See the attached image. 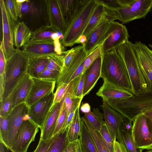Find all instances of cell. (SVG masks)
Instances as JSON below:
<instances>
[{
	"instance_id": "cell-53",
	"label": "cell",
	"mask_w": 152,
	"mask_h": 152,
	"mask_svg": "<svg viewBox=\"0 0 152 152\" xmlns=\"http://www.w3.org/2000/svg\"><path fill=\"white\" fill-rule=\"evenodd\" d=\"M114 152H127L124 145L115 139L114 142Z\"/></svg>"
},
{
	"instance_id": "cell-40",
	"label": "cell",
	"mask_w": 152,
	"mask_h": 152,
	"mask_svg": "<svg viewBox=\"0 0 152 152\" xmlns=\"http://www.w3.org/2000/svg\"><path fill=\"white\" fill-rule=\"evenodd\" d=\"M81 46V45L76 46L64 51L63 69L61 75L65 72L69 68L76 56Z\"/></svg>"
},
{
	"instance_id": "cell-8",
	"label": "cell",
	"mask_w": 152,
	"mask_h": 152,
	"mask_svg": "<svg viewBox=\"0 0 152 152\" xmlns=\"http://www.w3.org/2000/svg\"><path fill=\"white\" fill-rule=\"evenodd\" d=\"M39 129L38 126L27 115L25 117L14 143L9 150L12 152H27L30 144L34 141Z\"/></svg>"
},
{
	"instance_id": "cell-57",
	"label": "cell",
	"mask_w": 152,
	"mask_h": 152,
	"mask_svg": "<svg viewBox=\"0 0 152 152\" xmlns=\"http://www.w3.org/2000/svg\"><path fill=\"white\" fill-rule=\"evenodd\" d=\"M8 149L3 143L0 142V152H8Z\"/></svg>"
},
{
	"instance_id": "cell-58",
	"label": "cell",
	"mask_w": 152,
	"mask_h": 152,
	"mask_svg": "<svg viewBox=\"0 0 152 152\" xmlns=\"http://www.w3.org/2000/svg\"><path fill=\"white\" fill-rule=\"evenodd\" d=\"M76 152H84L81 148L80 144L78 147Z\"/></svg>"
},
{
	"instance_id": "cell-25",
	"label": "cell",
	"mask_w": 152,
	"mask_h": 152,
	"mask_svg": "<svg viewBox=\"0 0 152 152\" xmlns=\"http://www.w3.org/2000/svg\"><path fill=\"white\" fill-rule=\"evenodd\" d=\"M88 55L85 51L83 45H81L76 56L67 70L60 75L56 82V88L61 83H69V80L74 73L84 61Z\"/></svg>"
},
{
	"instance_id": "cell-32",
	"label": "cell",
	"mask_w": 152,
	"mask_h": 152,
	"mask_svg": "<svg viewBox=\"0 0 152 152\" xmlns=\"http://www.w3.org/2000/svg\"><path fill=\"white\" fill-rule=\"evenodd\" d=\"M73 80L69 85L65 95L64 102L68 116L72 112L75 111L80 107L83 98L76 96L73 94Z\"/></svg>"
},
{
	"instance_id": "cell-46",
	"label": "cell",
	"mask_w": 152,
	"mask_h": 152,
	"mask_svg": "<svg viewBox=\"0 0 152 152\" xmlns=\"http://www.w3.org/2000/svg\"><path fill=\"white\" fill-rule=\"evenodd\" d=\"M4 2L6 9L10 16L15 22L18 19V3L16 0H6Z\"/></svg>"
},
{
	"instance_id": "cell-10",
	"label": "cell",
	"mask_w": 152,
	"mask_h": 152,
	"mask_svg": "<svg viewBox=\"0 0 152 152\" xmlns=\"http://www.w3.org/2000/svg\"><path fill=\"white\" fill-rule=\"evenodd\" d=\"M132 135L136 147L142 149H152V138L145 116L141 113L132 121Z\"/></svg>"
},
{
	"instance_id": "cell-23",
	"label": "cell",
	"mask_w": 152,
	"mask_h": 152,
	"mask_svg": "<svg viewBox=\"0 0 152 152\" xmlns=\"http://www.w3.org/2000/svg\"><path fill=\"white\" fill-rule=\"evenodd\" d=\"M103 100L107 99H123L132 97L133 94L130 92L119 88L104 80V83L96 93Z\"/></svg>"
},
{
	"instance_id": "cell-31",
	"label": "cell",
	"mask_w": 152,
	"mask_h": 152,
	"mask_svg": "<svg viewBox=\"0 0 152 152\" xmlns=\"http://www.w3.org/2000/svg\"><path fill=\"white\" fill-rule=\"evenodd\" d=\"M58 32L50 25L43 26L32 32L30 40L42 41L60 39Z\"/></svg>"
},
{
	"instance_id": "cell-2",
	"label": "cell",
	"mask_w": 152,
	"mask_h": 152,
	"mask_svg": "<svg viewBox=\"0 0 152 152\" xmlns=\"http://www.w3.org/2000/svg\"><path fill=\"white\" fill-rule=\"evenodd\" d=\"M117 51L126 68L132 86V94L137 96L149 92L138 65L134 44L126 41L117 48Z\"/></svg>"
},
{
	"instance_id": "cell-33",
	"label": "cell",
	"mask_w": 152,
	"mask_h": 152,
	"mask_svg": "<svg viewBox=\"0 0 152 152\" xmlns=\"http://www.w3.org/2000/svg\"><path fill=\"white\" fill-rule=\"evenodd\" d=\"M80 107L76 110L73 119L67 127V137L69 142L78 139L81 129Z\"/></svg>"
},
{
	"instance_id": "cell-18",
	"label": "cell",
	"mask_w": 152,
	"mask_h": 152,
	"mask_svg": "<svg viewBox=\"0 0 152 152\" xmlns=\"http://www.w3.org/2000/svg\"><path fill=\"white\" fill-rule=\"evenodd\" d=\"M89 1L58 0L67 28Z\"/></svg>"
},
{
	"instance_id": "cell-29",
	"label": "cell",
	"mask_w": 152,
	"mask_h": 152,
	"mask_svg": "<svg viewBox=\"0 0 152 152\" xmlns=\"http://www.w3.org/2000/svg\"><path fill=\"white\" fill-rule=\"evenodd\" d=\"M116 140L124 145L127 152H142L143 149L136 147L132 137V131H128L120 126Z\"/></svg>"
},
{
	"instance_id": "cell-5",
	"label": "cell",
	"mask_w": 152,
	"mask_h": 152,
	"mask_svg": "<svg viewBox=\"0 0 152 152\" xmlns=\"http://www.w3.org/2000/svg\"><path fill=\"white\" fill-rule=\"evenodd\" d=\"M104 101L111 108L132 122L137 115L152 107V91L137 96L133 95L128 98Z\"/></svg>"
},
{
	"instance_id": "cell-52",
	"label": "cell",
	"mask_w": 152,
	"mask_h": 152,
	"mask_svg": "<svg viewBox=\"0 0 152 152\" xmlns=\"http://www.w3.org/2000/svg\"><path fill=\"white\" fill-rule=\"evenodd\" d=\"M86 72L84 70L83 62L71 77L69 81V83L75 79L82 75Z\"/></svg>"
},
{
	"instance_id": "cell-41",
	"label": "cell",
	"mask_w": 152,
	"mask_h": 152,
	"mask_svg": "<svg viewBox=\"0 0 152 152\" xmlns=\"http://www.w3.org/2000/svg\"><path fill=\"white\" fill-rule=\"evenodd\" d=\"M15 88L11 94L3 101L0 102V116L7 117L12 110V101Z\"/></svg>"
},
{
	"instance_id": "cell-26",
	"label": "cell",
	"mask_w": 152,
	"mask_h": 152,
	"mask_svg": "<svg viewBox=\"0 0 152 152\" xmlns=\"http://www.w3.org/2000/svg\"><path fill=\"white\" fill-rule=\"evenodd\" d=\"M32 32L25 24L18 22L15 24L14 31V45L16 48L24 46L30 39Z\"/></svg>"
},
{
	"instance_id": "cell-7",
	"label": "cell",
	"mask_w": 152,
	"mask_h": 152,
	"mask_svg": "<svg viewBox=\"0 0 152 152\" xmlns=\"http://www.w3.org/2000/svg\"><path fill=\"white\" fill-rule=\"evenodd\" d=\"M97 4L89 0L75 18L63 35L61 43L65 47H71L82 35Z\"/></svg>"
},
{
	"instance_id": "cell-16",
	"label": "cell",
	"mask_w": 152,
	"mask_h": 152,
	"mask_svg": "<svg viewBox=\"0 0 152 152\" xmlns=\"http://www.w3.org/2000/svg\"><path fill=\"white\" fill-rule=\"evenodd\" d=\"M28 107L23 103L13 109L8 116L9 135L7 148L12 146L24 118L28 114Z\"/></svg>"
},
{
	"instance_id": "cell-38",
	"label": "cell",
	"mask_w": 152,
	"mask_h": 152,
	"mask_svg": "<svg viewBox=\"0 0 152 152\" xmlns=\"http://www.w3.org/2000/svg\"><path fill=\"white\" fill-rule=\"evenodd\" d=\"M64 52L61 54L56 53L50 55L49 63L46 68L59 71L61 73L64 65Z\"/></svg>"
},
{
	"instance_id": "cell-11",
	"label": "cell",
	"mask_w": 152,
	"mask_h": 152,
	"mask_svg": "<svg viewBox=\"0 0 152 152\" xmlns=\"http://www.w3.org/2000/svg\"><path fill=\"white\" fill-rule=\"evenodd\" d=\"M2 27L3 44L6 59L15 50L14 31L15 24V21L10 16L6 9L4 0H0Z\"/></svg>"
},
{
	"instance_id": "cell-44",
	"label": "cell",
	"mask_w": 152,
	"mask_h": 152,
	"mask_svg": "<svg viewBox=\"0 0 152 152\" xmlns=\"http://www.w3.org/2000/svg\"><path fill=\"white\" fill-rule=\"evenodd\" d=\"M102 44L88 55L84 61V66L85 71L89 68L93 62L97 58L102 56Z\"/></svg>"
},
{
	"instance_id": "cell-28",
	"label": "cell",
	"mask_w": 152,
	"mask_h": 152,
	"mask_svg": "<svg viewBox=\"0 0 152 152\" xmlns=\"http://www.w3.org/2000/svg\"><path fill=\"white\" fill-rule=\"evenodd\" d=\"M81 129L79 140L84 152H99L90 132L81 118Z\"/></svg>"
},
{
	"instance_id": "cell-45",
	"label": "cell",
	"mask_w": 152,
	"mask_h": 152,
	"mask_svg": "<svg viewBox=\"0 0 152 152\" xmlns=\"http://www.w3.org/2000/svg\"><path fill=\"white\" fill-rule=\"evenodd\" d=\"M86 72L81 76L73 80V94L76 96L83 98V92Z\"/></svg>"
},
{
	"instance_id": "cell-42",
	"label": "cell",
	"mask_w": 152,
	"mask_h": 152,
	"mask_svg": "<svg viewBox=\"0 0 152 152\" xmlns=\"http://www.w3.org/2000/svg\"><path fill=\"white\" fill-rule=\"evenodd\" d=\"M9 135L8 120V116H0V142L7 148Z\"/></svg>"
},
{
	"instance_id": "cell-60",
	"label": "cell",
	"mask_w": 152,
	"mask_h": 152,
	"mask_svg": "<svg viewBox=\"0 0 152 152\" xmlns=\"http://www.w3.org/2000/svg\"><path fill=\"white\" fill-rule=\"evenodd\" d=\"M149 46L150 48H151V50L152 52V44H149Z\"/></svg>"
},
{
	"instance_id": "cell-36",
	"label": "cell",
	"mask_w": 152,
	"mask_h": 152,
	"mask_svg": "<svg viewBox=\"0 0 152 152\" xmlns=\"http://www.w3.org/2000/svg\"><path fill=\"white\" fill-rule=\"evenodd\" d=\"M83 117L98 131L104 122L103 121V114L98 108L93 109L92 112L91 111L88 113H84Z\"/></svg>"
},
{
	"instance_id": "cell-22",
	"label": "cell",
	"mask_w": 152,
	"mask_h": 152,
	"mask_svg": "<svg viewBox=\"0 0 152 152\" xmlns=\"http://www.w3.org/2000/svg\"><path fill=\"white\" fill-rule=\"evenodd\" d=\"M61 105V101L53 105L48 114L43 127L41 130L40 139H48L53 136Z\"/></svg>"
},
{
	"instance_id": "cell-35",
	"label": "cell",
	"mask_w": 152,
	"mask_h": 152,
	"mask_svg": "<svg viewBox=\"0 0 152 152\" xmlns=\"http://www.w3.org/2000/svg\"><path fill=\"white\" fill-rule=\"evenodd\" d=\"M81 118L92 136L99 152H110L99 132L95 129L84 117H82Z\"/></svg>"
},
{
	"instance_id": "cell-49",
	"label": "cell",
	"mask_w": 152,
	"mask_h": 152,
	"mask_svg": "<svg viewBox=\"0 0 152 152\" xmlns=\"http://www.w3.org/2000/svg\"><path fill=\"white\" fill-rule=\"evenodd\" d=\"M61 74V72L59 71L50 69L46 68L42 72L39 74L37 77L53 79L55 80L56 81Z\"/></svg>"
},
{
	"instance_id": "cell-51",
	"label": "cell",
	"mask_w": 152,
	"mask_h": 152,
	"mask_svg": "<svg viewBox=\"0 0 152 152\" xmlns=\"http://www.w3.org/2000/svg\"><path fill=\"white\" fill-rule=\"evenodd\" d=\"M80 144L79 139L69 142L64 152H76Z\"/></svg>"
},
{
	"instance_id": "cell-17",
	"label": "cell",
	"mask_w": 152,
	"mask_h": 152,
	"mask_svg": "<svg viewBox=\"0 0 152 152\" xmlns=\"http://www.w3.org/2000/svg\"><path fill=\"white\" fill-rule=\"evenodd\" d=\"M129 37L126 26L115 21L113 31L102 44V56L110 50L117 49L120 45L128 40Z\"/></svg>"
},
{
	"instance_id": "cell-12",
	"label": "cell",
	"mask_w": 152,
	"mask_h": 152,
	"mask_svg": "<svg viewBox=\"0 0 152 152\" xmlns=\"http://www.w3.org/2000/svg\"><path fill=\"white\" fill-rule=\"evenodd\" d=\"M112 21L105 17L89 35L86 42L83 45L88 55L101 45L112 32L115 23Z\"/></svg>"
},
{
	"instance_id": "cell-4",
	"label": "cell",
	"mask_w": 152,
	"mask_h": 152,
	"mask_svg": "<svg viewBox=\"0 0 152 152\" xmlns=\"http://www.w3.org/2000/svg\"><path fill=\"white\" fill-rule=\"evenodd\" d=\"M29 58L20 49L16 48L7 59L4 92L0 102L11 93L21 79L27 74Z\"/></svg>"
},
{
	"instance_id": "cell-56",
	"label": "cell",
	"mask_w": 152,
	"mask_h": 152,
	"mask_svg": "<svg viewBox=\"0 0 152 152\" xmlns=\"http://www.w3.org/2000/svg\"><path fill=\"white\" fill-rule=\"evenodd\" d=\"M87 40L86 37L83 35H81L75 42V44H80L84 45Z\"/></svg>"
},
{
	"instance_id": "cell-20",
	"label": "cell",
	"mask_w": 152,
	"mask_h": 152,
	"mask_svg": "<svg viewBox=\"0 0 152 152\" xmlns=\"http://www.w3.org/2000/svg\"><path fill=\"white\" fill-rule=\"evenodd\" d=\"M101 106L103 111L104 121L116 139L118 129L124 117L111 108L104 100H103L102 104Z\"/></svg>"
},
{
	"instance_id": "cell-43",
	"label": "cell",
	"mask_w": 152,
	"mask_h": 152,
	"mask_svg": "<svg viewBox=\"0 0 152 152\" xmlns=\"http://www.w3.org/2000/svg\"><path fill=\"white\" fill-rule=\"evenodd\" d=\"M6 62L7 59L4 53L3 45L1 42L0 47V87L2 88L4 86Z\"/></svg>"
},
{
	"instance_id": "cell-13",
	"label": "cell",
	"mask_w": 152,
	"mask_h": 152,
	"mask_svg": "<svg viewBox=\"0 0 152 152\" xmlns=\"http://www.w3.org/2000/svg\"><path fill=\"white\" fill-rule=\"evenodd\" d=\"M139 66L150 91H152V52L140 41L134 44Z\"/></svg>"
},
{
	"instance_id": "cell-55",
	"label": "cell",
	"mask_w": 152,
	"mask_h": 152,
	"mask_svg": "<svg viewBox=\"0 0 152 152\" xmlns=\"http://www.w3.org/2000/svg\"><path fill=\"white\" fill-rule=\"evenodd\" d=\"M81 111L84 113H88L91 111V107L87 103L83 104L80 107Z\"/></svg>"
},
{
	"instance_id": "cell-61",
	"label": "cell",
	"mask_w": 152,
	"mask_h": 152,
	"mask_svg": "<svg viewBox=\"0 0 152 152\" xmlns=\"http://www.w3.org/2000/svg\"><path fill=\"white\" fill-rule=\"evenodd\" d=\"M146 152H152V149L146 151Z\"/></svg>"
},
{
	"instance_id": "cell-1",
	"label": "cell",
	"mask_w": 152,
	"mask_h": 152,
	"mask_svg": "<svg viewBox=\"0 0 152 152\" xmlns=\"http://www.w3.org/2000/svg\"><path fill=\"white\" fill-rule=\"evenodd\" d=\"M101 77L112 85L132 93V86L125 65L117 49L102 56Z\"/></svg>"
},
{
	"instance_id": "cell-34",
	"label": "cell",
	"mask_w": 152,
	"mask_h": 152,
	"mask_svg": "<svg viewBox=\"0 0 152 152\" xmlns=\"http://www.w3.org/2000/svg\"><path fill=\"white\" fill-rule=\"evenodd\" d=\"M67 129H63L58 133L56 139L47 152H64L69 142L67 137Z\"/></svg>"
},
{
	"instance_id": "cell-14",
	"label": "cell",
	"mask_w": 152,
	"mask_h": 152,
	"mask_svg": "<svg viewBox=\"0 0 152 152\" xmlns=\"http://www.w3.org/2000/svg\"><path fill=\"white\" fill-rule=\"evenodd\" d=\"M54 96V93L52 92L28 107V115L38 126L40 131L52 106Z\"/></svg>"
},
{
	"instance_id": "cell-30",
	"label": "cell",
	"mask_w": 152,
	"mask_h": 152,
	"mask_svg": "<svg viewBox=\"0 0 152 152\" xmlns=\"http://www.w3.org/2000/svg\"><path fill=\"white\" fill-rule=\"evenodd\" d=\"M97 4L86 27L81 35L85 36L87 39L101 20L106 17L104 6L101 4Z\"/></svg>"
},
{
	"instance_id": "cell-27",
	"label": "cell",
	"mask_w": 152,
	"mask_h": 152,
	"mask_svg": "<svg viewBox=\"0 0 152 152\" xmlns=\"http://www.w3.org/2000/svg\"><path fill=\"white\" fill-rule=\"evenodd\" d=\"M49 56L29 58L27 74L31 77H37L46 68Z\"/></svg>"
},
{
	"instance_id": "cell-6",
	"label": "cell",
	"mask_w": 152,
	"mask_h": 152,
	"mask_svg": "<svg viewBox=\"0 0 152 152\" xmlns=\"http://www.w3.org/2000/svg\"><path fill=\"white\" fill-rule=\"evenodd\" d=\"M104 7L106 17L108 20H118L122 23H125L145 18L152 8V0H134L129 6L116 9Z\"/></svg>"
},
{
	"instance_id": "cell-37",
	"label": "cell",
	"mask_w": 152,
	"mask_h": 152,
	"mask_svg": "<svg viewBox=\"0 0 152 152\" xmlns=\"http://www.w3.org/2000/svg\"><path fill=\"white\" fill-rule=\"evenodd\" d=\"M99 132L109 151L114 152V142L116 138L105 121Z\"/></svg>"
},
{
	"instance_id": "cell-9",
	"label": "cell",
	"mask_w": 152,
	"mask_h": 152,
	"mask_svg": "<svg viewBox=\"0 0 152 152\" xmlns=\"http://www.w3.org/2000/svg\"><path fill=\"white\" fill-rule=\"evenodd\" d=\"M59 39L42 41L30 40L22 51L28 58L48 56L61 54L62 51Z\"/></svg>"
},
{
	"instance_id": "cell-47",
	"label": "cell",
	"mask_w": 152,
	"mask_h": 152,
	"mask_svg": "<svg viewBox=\"0 0 152 152\" xmlns=\"http://www.w3.org/2000/svg\"><path fill=\"white\" fill-rule=\"evenodd\" d=\"M69 84L61 83L56 88L52 106L55 104L61 102L66 93Z\"/></svg>"
},
{
	"instance_id": "cell-59",
	"label": "cell",
	"mask_w": 152,
	"mask_h": 152,
	"mask_svg": "<svg viewBox=\"0 0 152 152\" xmlns=\"http://www.w3.org/2000/svg\"><path fill=\"white\" fill-rule=\"evenodd\" d=\"M16 0L17 2V3H22L23 2H24L25 1V0Z\"/></svg>"
},
{
	"instance_id": "cell-21",
	"label": "cell",
	"mask_w": 152,
	"mask_h": 152,
	"mask_svg": "<svg viewBox=\"0 0 152 152\" xmlns=\"http://www.w3.org/2000/svg\"><path fill=\"white\" fill-rule=\"evenodd\" d=\"M102 56L97 58L86 72L83 97L88 94L101 77Z\"/></svg>"
},
{
	"instance_id": "cell-15",
	"label": "cell",
	"mask_w": 152,
	"mask_h": 152,
	"mask_svg": "<svg viewBox=\"0 0 152 152\" xmlns=\"http://www.w3.org/2000/svg\"><path fill=\"white\" fill-rule=\"evenodd\" d=\"M32 84L25 103L29 107L54 92L56 80H54L31 77Z\"/></svg>"
},
{
	"instance_id": "cell-3",
	"label": "cell",
	"mask_w": 152,
	"mask_h": 152,
	"mask_svg": "<svg viewBox=\"0 0 152 152\" xmlns=\"http://www.w3.org/2000/svg\"><path fill=\"white\" fill-rule=\"evenodd\" d=\"M17 3L18 22L24 23L32 32L50 25L47 0H25Z\"/></svg>"
},
{
	"instance_id": "cell-54",
	"label": "cell",
	"mask_w": 152,
	"mask_h": 152,
	"mask_svg": "<svg viewBox=\"0 0 152 152\" xmlns=\"http://www.w3.org/2000/svg\"><path fill=\"white\" fill-rule=\"evenodd\" d=\"M75 111L71 112L68 116L65 125L62 129H66L69 126L73 119Z\"/></svg>"
},
{
	"instance_id": "cell-50",
	"label": "cell",
	"mask_w": 152,
	"mask_h": 152,
	"mask_svg": "<svg viewBox=\"0 0 152 152\" xmlns=\"http://www.w3.org/2000/svg\"><path fill=\"white\" fill-rule=\"evenodd\" d=\"M141 113H142L146 117L148 128L152 138V107L144 110Z\"/></svg>"
},
{
	"instance_id": "cell-24",
	"label": "cell",
	"mask_w": 152,
	"mask_h": 152,
	"mask_svg": "<svg viewBox=\"0 0 152 152\" xmlns=\"http://www.w3.org/2000/svg\"><path fill=\"white\" fill-rule=\"evenodd\" d=\"M32 84L31 77L26 74L15 87L12 101V108L25 102Z\"/></svg>"
},
{
	"instance_id": "cell-48",
	"label": "cell",
	"mask_w": 152,
	"mask_h": 152,
	"mask_svg": "<svg viewBox=\"0 0 152 152\" xmlns=\"http://www.w3.org/2000/svg\"><path fill=\"white\" fill-rule=\"evenodd\" d=\"M58 133L50 138L45 140L40 138L36 149L33 152H47L50 146L56 139Z\"/></svg>"
},
{
	"instance_id": "cell-39",
	"label": "cell",
	"mask_w": 152,
	"mask_h": 152,
	"mask_svg": "<svg viewBox=\"0 0 152 152\" xmlns=\"http://www.w3.org/2000/svg\"><path fill=\"white\" fill-rule=\"evenodd\" d=\"M64 98L65 96L61 101V108L53 133V136L57 134L63 128L68 117L64 102Z\"/></svg>"
},
{
	"instance_id": "cell-19",
	"label": "cell",
	"mask_w": 152,
	"mask_h": 152,
	"mask_svg": "<svg viewBox=\"0 0 152 152\" xmlns=\"http://www.w3.org/2000/svg\"><path fill=\"white\" fill-rule=\"evenodd\" d=\"M50 25L63 35L67 28L58 0H47Z\"/></svg>"
}]
</instances>
